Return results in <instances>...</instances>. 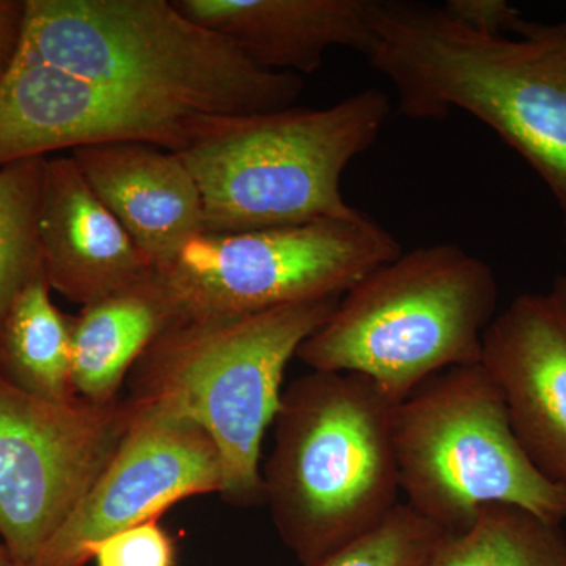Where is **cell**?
<instances>
[{
  "mask_svg": "<svg viewBox=\"0 0 566 566\" xmlns=\"http://www.w3.org/2000/svg\"><path fill=\"white\" fill-rule=\"evenodd\" d=\"M371 22L367 59L394 85L398 112L442 120L463 111L494 129L549 188L566 243V22L523 20L510 39L409 0H374Z\"/></svg>",
  "mask_w": 566,
  "mask_h": 566,
  "instance_id": "1",
  "label": "cell"
},
{
  "mask_svg": "<svg viewBox=\"0 0 566 566\" xmlns=\"http://www.w3.org/2000/svg\"><path fill=\"white\" fill-rule=\"evenodd\" d=\"M20 51L211 117L286 109L304 92L303 77L260 69L174 0H25Z\"/></svg>",
  "mask_w": 566,
  "mask_h": 566,
  "instance_id": "2",
  "label": "cell"
},
{
  "mask_svg": "<svg viewBox=\"0 0 566 566\" xmlns=\"http://www.w3.org/2000/svg\"><path fill=\"white\" fill-rule=\"evenodd\" d=\"M395 405L367 376L316 371L282 394L263 497L283 543L315 566L400 505Z\"/></svg>",
  "mask_w": 566,
  "mask_h": 566,
  "instance_id": "3",
  "label": "cell"
},
{
  "mask_svg": "<svg viewBox=\"0 0 566 566\" xmlns=\"http://www.w3.org/2000/svg\"><path fill=\"white\" fill-rule=\"evenodd\" d=\"M338 301L175 323L134 365L129 403L202 428L221 457L223 501L262 504L263 438L281 406L286 365Z\"/></svg>",
  "mask_w": 566,
  "mask_h": 566,
  "instance_id": "4",
  "label": "cell"
},
{
  "mask_svg": "<svg viewBox=\"0 0 566 566\" xmlns=\"http://www.w3.org/2000/svg\"><path fill=\"white\" fill-rule=\"evenodd\" d=\"M497 301L485 260L422 245L360 279L296 357L312 370L367 376L398 405L433 376L482 363Z\"/></svg>",
  "mask_w": 566,
  "mask_h": 566,
  "instance_id": "5",
  "label": "cell"
},
{
  "mask_svg": "<svg viewBox=\"0 0 566 566\" xmlns=\"http://www.w3.org/2000/svg\"><path fill=\"white\" fill-rule=\"evenodd\" d=\"M389 96L376 88L333 106L214 117L178 153L203 199L205 233H243L346 219V167L378 139Z\"/></svg>",
  "mask_w": 566,
  "mask_h": 566,
  "instance_id": "6",
  "label": "cell"
},
{
  "mask_svg": "<svg viewBox=\"0 0 566 566\" xmlns=\"http://www.w3.org/2000/svg\"><path fill=\"white\" fill-rule=\"evenodd\" d=\"M392 438L405 504L446 535L469 531L493 504L566 520V488L524 452L482 364L442 371L395 405Z\"/></svg>",
  "mask_w": 566,
  "mask_h": 566,
  "instance_id": "7",
  "label": "cell"
},
{
  "mask_svg": "<svg viewBox=\"0 0 566 566\" xmlns=\"http://www.w3.org/2000/svg\"><path fill=\"white\" fill-rule=\"evenodd\" d=\"M398 255L394 234L359 211L304 226L199 234L153 277L180 323L342 297Z\"/></svg>",
  "mask_w": 566,
  "mask_h": 566,
  "instance_id": "8",
  "label": "cell"
},
{
  "mask_svg": "<svg viewBox=\"0 0 566 566\" xmlns=\"http://www.w3.org/2000/svg\"><path fill=\"white\" fill-rule=\"evenodd\" d=\"M132 419L128 400L57 403L0 375V543L14 566H35L117 452Z\"/></svg>",
  "mask_w": 566,
  "mask_h": 566,
  "instance_id": "9",
  "label": "cell"
},
{
  "mask_svg": "<svg viewBox=\"0 0 566 566\" xmlns=\"http://www.w3.org/2000/svg\"><path fill=\"white\" fill-rule=\"evenodd\" d=\"M212 118L77 76L18 51L0 84V169L114 142L180 153L202 136Z\"/></svg>",
  "mask_w": 566,
  "mask_h": 566,
  "instance_id": "10",
  "label": "cell"
},
{
  "mask_svg": "<svg viewBox=\"0 0 566 566\" xmlns=\"http://www.w3.org/2000/svg\"><path fill=\"white\" fill-rule=\"evenodd\" d=\"M132 408V423L117 452L35 566H84L92 546L107 536L158 520L185 499L221 493V457L202 428Z\"/></svg>",
  "mask_w": 566,
  "mask_h": 566,
  "instance_id": "11",
  "label": "cell"
},
{
  "mask_svg": "<svg viewBox=\"0 0 566 566\" xmlns=\"http://www.w3.org/2000/svg\"><path fill=\"white\" fill-rule=\"evenodd\" d=\"M504 397L517 441L566 488V275L515 297L483 335L482 363Z\"/></svg>",
  "mask_w": 566,
  "mask_h": 566,
  "instance_id": "12",
  "label": "cell"
},
{
  "mask_svg": "<svg viewBox=\"0 0 566 566\" xmlns=\"http://www.w3.org/2000/svg\"><path fill=\"white\" fill-rule=\"evenodd\" d=\"M39 244L51 292L82 307L144 282L151 264L71 156H48Z\"/></svg>",
  "mask_w": 566,
  "mask_h": 566,
  "instance_id": "13",
  "label": "cell"
},
{
  "mask_svg": "<svg viewBox=\"0 0 566 566\" xmlns=\"http://www.w3.org/2000/svg\"><path fill=\"white\" fill-rule=\"evenodd\" d=\"M71 158L153 270L205 233L202 193L178 153L114 142L76 148Z\"/></svg>",
  "mask_w": 566,
  "mask_h": 566,
  "instance_id": "14",
  "label": "cell"
},
{
  "mask_svg": "<svg viewBox=\"0 0 566 566\" xmlns=\"http://www.w3.org/2000/svg\"><path fill=\"white\" fill-rule=\"evenodd\" d=\"M191 20L275 73L312 74L331 48H374V0H174Z\"/></svg>",
  "mask_w": 566,
  "mask_h": 566,
  "instance_id": "15",
  "label": "cell"
},
{
  "mask_svg": "<svg viewBox=\"0 0 566 566\" xmlns=\"http://www.w3.org/2000/svg\"><path fill=\"white\" fill-rule=\"evenodd\" d=\"M174 315L153 274L82 307L73 318L71 386L81 400L117 401L126 376L148 346L172 326Z\"/></svg>",
  "mask_w": 566,
  "mask_h": 566,
  "instance_id": "16",
  "label": "cell"
},
{
  "mask_svg": "<svg viewBox=\"0 0 566 566\" xmlns=\"http://www.w3.org/2000/svg\"><path fill=\"white\" fill-rule=\"evenodd\" d=\"M71 340L73 318L59 311L44 274L40 275L14 300L2 324L0 375L43 400H74Z\"/></svg>",
  "mask_w": 566,
  "mask_h": 566,
  "instance_id": "17",
  "label": "cell"
},
{
  "mask_svg": "<svg viewBox=\"0 0 566 566\" xmlns=\"http://www.w3.org/2000/svg\"><path fill=\"white\" fill-rule=\"evenodd\" d=\"M424 566H566V536L521 506L488 505L469 531L446 535Z\"/></svg>",
  "mask_w": 566,
  "mask_h": 566,
  "instance_id": "18",
  "label": "cell"
},
{
  "mask_svg": "<svg viewBox=\"0 0 566 566\" xmlns=\"http://www.w3.org/2000/svg\"><path fill=\"white\" fill-rule=\"evenodd\" d=\"M46 159L0 169V329L22 290L43 275L39 208Z\"/></svg>",
  "mask_w": 566,
  "mask_h": 566,
  "instance_id": "19",
  "label": "cell"
},
{
  "mask_svg": "<svg viewBox=\"0 0 566 566\" xmlns=\"http://www.w3.org/2000/svg\"><path fill=\"white\" fill-rule=\"evenodd\" d=\"M446 534L400 504L385 523L315 566H424Z\"/></svg>",
  "mask_w": 566,
  "mask_h": 566,
  "instance_id": "20",
  "label": "cell"
},
{
  "mask_svg": "<svg viewBox=\"0 0 566 566\" xmlns=\"http://www.w3.org/2000/svg\"><path fill=\"white\" fill-rule=\"evenodd\" d=\"M91 560L96 566H175L177 553L170 535L151 520L93 545Z\"/></svg>",
  "mask_w": 566,
  "mask_h": 566,
  "instance_id": "21",
  "label": "cell"
},
{
  "mask_svg": "<svg viewBox=\"0 0 566 566\" xmlns=\"http://www.w3.org/2000/svg\"><path fill=\"white\" fill-rule=\"evenodd\" d=\"M442 10L453 20L488 35H505L523 21L520 11L505 0H449Z\"/></svg>",
  "mask_w": 566,
  "mask_h": 566,
  "instance_id": "22",
  "label": "cell"
},
{
  "mask_svg": "<svg viewBox=\"0 0 566 566\" xmlns=\"http://www.w3.org/2000/svg\"><path fill=\"white\" fill-rule=\"evenodd\" d=\"M24 21L25 0H0V84L20 51Z\"/></svg>",
  "mask_w": 566,
  "mask_h": 566,
  "instance_id": "23",
  "label": "cell"
},
{
  "mask_svg": "<svg viewBox=\"0 0 566 566\" xmlns=\"http://www.w3.org/2000/svg\"><path fill=\"white\" fill-rule=\"evenodd\" d=\"M0 566H14L13 560H11L2 543H0Z\"/></svg>",
  "mask_w": 566,
  "mask_h": 566,
  "instance_id": "24",
  "label": "cell"
}]
</instances>
